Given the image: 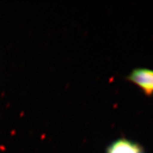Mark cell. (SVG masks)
<instances>
[{"mask_svg": "<svg viewBox=\"0 0 153 153\" xmlns=\"http://www.w3.org/2000/svg\"><path fill=\"white\" fill-rule=\"evenodd\" d=\"M127 79L140 88L145 94H153V70L148 68H135Z\"/></svg>", "mask_w": 153, "mask_h": 153, "instance_id": "cell-1", "label": "cell"}, {"mask_svg": "<svg viewBox=\"0 0 153 153\" xmlns=\"http://www.w3.org/2000/svg\"><path fill=\"white\" fill-rule=\"evenodd\" d=\"M106 153H145L138 143L127 138H119L108 147Z\"/></svg>", "mask_w": 153, "mask_h": 153, "instance_id": "cell-2", "label": "cell"}]
</instances>
